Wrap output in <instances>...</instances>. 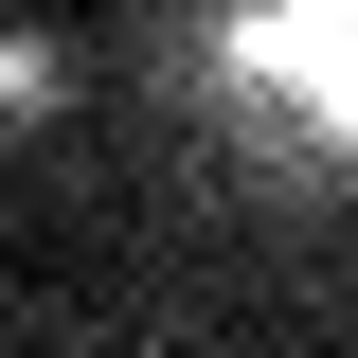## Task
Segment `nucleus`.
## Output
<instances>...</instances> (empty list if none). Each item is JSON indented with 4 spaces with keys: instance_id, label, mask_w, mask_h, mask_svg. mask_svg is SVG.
Returning a JSON list of instances; mask_svg holds the SVG:
<instances>
[{
    "instance_id": "f257e3e1",
    "label": "nucleus",
    "mask_w": 358,
    "mask_h": 358,
    "mask_svg": "<svg viewBox=\"0 0 358 358\" xmlns=\"http://www.w3.org/2000/svg\"><path fill=\"white\" fill-rule=\"evenodd\" d=\"M215 90L268 143H358V0H233Z\"/></svg>"
}]
</instances>
